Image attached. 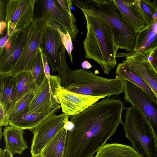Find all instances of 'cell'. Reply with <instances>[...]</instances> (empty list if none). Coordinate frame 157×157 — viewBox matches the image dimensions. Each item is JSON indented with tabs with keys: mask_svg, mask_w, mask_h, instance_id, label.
<instances>
[{
	"mask_svg": "<svg viewBox=\"0 0 157 157\" xmlns=\"http://www.w3.org/2000/svg\"><path fill=\"white\" fill-rule=\"evenodd\" d=\"M122 114L109 102H97L70 116L73 126L68 130L63 157H93L123 124Z\"/></svg>",
	"mask_w": 157,
	"mask_h": 157,
	"instance_id": "1",
	"label": "cell"
},
{
	"mask_svg": "<svg viewBox=\"0 0 157 157\" xmlns=\"http://www.w3.org/2000/svg\"><path fill=\"white\" fill-rule=\"evenodd\" d=\"M87 34L83 42L86 58L93 60L101 66L104 73L109 75L117 65L116 43L112 28L102 19L84 11Z\"/></svg>",
	"mask_w": 157,
	"mask_h": 157,
	"instance_id": "2",
	"label": "cell"
},
{
	"mask_svg": "<svg viewBox=\"0 0 157 157\" xmlns=\"http://www.w3.org/2000/svg\"><path fill=\"white\" fill-rule=\"evenodd\" d=\"M73 4L105 21L112 28L119 48L134 52L137 32L128 22L113 0H72Z\"/></svg>",
	"mask_w": 157,
	"mask_h": 157,
	"instance_id": "3",
	"label": "cell"
},
{
	"mask_svg": "<svg viewBox=\"0 0 157 157\" xmlns=\"http://www.w3.org/2000/svg\"><path fill=\"white\" fill-rule=\"evenodd\" d=\"M70 78V84L65 88L78 94L105 97L123 91L124 80L117 76L114 78H105L82 68L72 71Z\"/></svg>",
	"mask_w": 157,
	"mask_h": 157,
	"instance_id": "4",
	"label": "cell"
},
{
	"mask_svg": "<svg viewBox=\"0 0 157 157\" xmlns=\"http://www.w3.org/2000/svg\"><path fill=\"white\" fill-rule=\"evenodd\" d=\"M125 118L124 129L133 149L141 157H157V142L143 113L132 106L126 111Z\"/></svg>",
	"mask_w": 157,
	"mask_h": 157,
	"instance_id": "5",
	"label": "cell"
},
{
	"mask_svg": "<svg viewBox=\"0 0 157 157\" xmlns=\"http://www.w3.org/2000/svg\"><path fill=\"white\" fill-rule=\"evenodd\" d=\"M72 0H37L34 15L58 23L67 31L72 40L77 41L79 31L76 19L71 11Z\"/></svg>",
	"mask_w": 157,
	"mask_h": 157,
	"instance_id": "6",
	"label": "cell"
},
{
	"mask_svg": "<svg viewBox=\"0 0 157 157\" xmlns=\"http://www.w3.org/2000/svg\"><path fill=\"white\" fill-rule=\"evenodd\" d=\"M37 0H8L5 22L8 36L25 29L34 20Z\"/></svg>",
	"mask_w": 157,
	"mask_h": 157,
	"instance_id": "7",
	"label": "cell"
},
{
	"mask_svg": "<svg viewBox=\"0 0 157 157\" xmlns=\"http://www.w3.org/2000/svg\"><path fill=\"white\" fill-rule=\"evenodd\" d=\"M124 99L143 113L148 122L157 142V101L151 99L141 88L124 80Z\"/></svg>",
	"mask_w": 157,
	"mask_h": 157,
	"instance_id": "8",
	"label": "cell"
},
{
	"mask_svg": "<svg viewBox=\"0 0 157 157\" xmlns=\"http://www.w3.org/2000/svg\"><path fill=\"white\" fill-rule=\"evenodd\" d=\"M33 21L25 29L8 36L0 48V75L8 74L14 66L31 35Z\"/></svg>",
	"mask_w": 157,
	"mask_h": 157,
	"instance_id": "9",
	"label": "cell"
},
{
	"mask_svg": "<svg viewBox=\"0 0 157 157\" xmlns=\"http://www.w3.org/2000/svg\"><path fill=\"white\" fill-rule=\"evenodd\" d=\"M70 116L64 113L49 116L31 131L33 136L31 146V155L41 153L68 120Z\"/></svg>",
	"mask_w": 157,
	"mask_h": 157,
	"instance_id": "10",
	"label": "cell"
},
{
	"mask_svg": "<svg viewBox=\"0 0 157 157\" xmlns=\"http://www.w3.org/2000/svg\"><path fill=\"white\" fill-rule=\"evenodd\" d=\"M47 20L36 17L33 21L32 31L22 52L9 74L16 75L21 73L29 71L40 45Z\"/></svg>",
	"mask_w": 157,
	"mask_h": 157,
	"instance_id": "11",
	"label": "cell"
},
{
	"mask_svg": "<svg viewBox=\"0 0 157 157\" xmlns=\"http://www.w3.org/2000/svg\"><path fill=\"white\" fill-rule=\"evenodd\" d=\"M62 86L58 75H51L50 82L46 76L42 82L34 91L29 105L33 112L42 113L50 111L60 105L56 95Z\"/></svg>",
	"mask_w": 157,
	"mask_h": 157,
	"instance_id": "12",
	"label": "cell"
},
{
	"mask_svg": "<svg viewBox=\"0 0 157 157\" xmlns=\"http://www.w3.org/2000/svg\"><path fill=\"white\" fill-rule=\"evenodd\" d=\"M63 42L59 32L47 20L39 48L52 70L53 75L57 71L60 63Z\"/></svg>",
	"mask_w": 157,
	"mask_h": 157,
	"instance_id": "13",
	"label": "cell"
},
{
	"mask_svg": "<svg viewBox=\"0 0 157 157\" xmlns=\"http://www.w3.org/2000/svg\"><path fill=\"white\" fill-rule=\"evenodd\" d=\"M56 95L63 113L70 116L82 112L103 96L96 97L78 94L68 91L62 86Z\"/></svg>",
	"mask_w": 157,
	"mask_h": 157,
	"instance_id": "14",
	"label": "cell"
},
{
	"mask_svg": "<svg viewBox=\"0 0 157 157\" xmlns=\"http://www.w3.org/2000/svg\"><path fill=\"white\" fill-rule=\"evenodd\" d=\"M154 49L134 52L125 59L150 87L157 98V72L149 59Z\"/></svg>",
	"mask_w": 157,
	"mask_h": 157,
	"instance_id": "15",
	"label": "cell"
},
{
	"mask_svg": "<svg viewBox=\"0 0 157 157\" xmlns=\"http://www.w3.org/2000/svg\"><path fill=\"white\" fill-rule=\"evenodd\" d=\"M128 22L138 32L150 23L140 6V0H113Z\"/></svg>",
	"mask_w": 157,
	"mask_h": 157,
	"instance_id": "16",
	"label": "cell"
},
{
	"mask_svg": "<svg viewBox=\"0 0 157 157\" xmlns=\"http://www.w3.org/2000/svg\"><path fill=\"white\" fill-rule=\"evenodd\" d=\"M61 108L60 105L52 109L42 113L31 111L29 106L16 118L9 122V125L25 130H31L49 116L55 114Z\"/></svg>",
	"mask_w": 157,
	"mask_h": 157,
	"instance_id": "17",
	"label": "cell"
},
{
	"mask_svg": "<svg viewBox=\"0 0 157 157\" xmlns=\"http://www.w3.org/2000/svg\"><path fill=\"white\" fill-rule=\"evenodd\" d=\"M117 76L136 85L153 100L157 98L153 91L144 80L134 71L128 61L125 59L117 65L116 71Z\"/></svg>",
	"mask_w": 157,
	"mask_h": 157,
	"instance_id": "18",
	"label": "cell"
},
{
	"mask_svg": "<svg viewBox=\"0 0 157 157\" xmlns=\"http://www.w3.org/2000/svg\"><path fill=\"white\" fill-rule=\"evenodd\" d=\"M24 130L12 125L5 127L3 136L6 148L13 156L21 155L28 148L24 138Z\"/></svg>",
	"mask_w": 157,
	"mask_h": 157,
	"instance_id": "19",
	"label": "cell"
},
{
	"mask_svg": "<svg viewBox=\"0 0 157 157\" xmlns=\"http://www.w3.org/2000/svg\"><path fill=\"white\" fill-rule=\"evenodd\" d=\"M16 84L15 75H0V103L7 113L14 100Z\"/></svg>",
	"mask_w": 157,
	"mask_h": 157,
	"instance_id": "20",
	"label": "cell"
},
{
	"mask_svg": "<svg viewBox=\"0 0 157 157\" xmlns=\"http://www.w3.org/2000/svg\"><path fill=\"white\" fill-rule=\"evenodd\" d=\"M157 35V19L137 32L134 52H141L156 47L155 39Z\"/></svg>",
	"mask_w": 157,
	"mask_h": 157,
	"instance_id": "21",
	"label": "cell"
},
{
	"mask_svg": "<svg viewBox=\"0 0 157 157\" xmlns=\"http://www.w3.org/2000/svg\"><path fill=\"white\" fill-rule=\"evenodd\" d=\"M95 157H141L132 147L126 145L106 144L97 152Z\"/></svg>",
	"mask_w": 157,
	"mask_h": 157,
	"instance_id": "22",
	"label": "cell"
},
{
	"mask_svg": "<svg viewBox=\"0 0 157 157\" xmlns=\"http://www.w3.org/2000/svg\"><path fill=\"white\" fill-rule=\"evenodd\" d=\"M67 132L64 126L43 150L44 157H63Z\"/></svg>",
	"mask_w": 157,
	"mask_h": 157,
	"instance_id": "23",
	"label": "cell"
},
{
	"mask_svg": "<svg viewBox=\"0 0 157 157\" xmlns=\"http://www.w3.org/2000/svg\"><path fill=\"white\" fill-rule=\"evenodd\" d=\"M15 76L17 81L15 96L10 110L21 97L29 92L34 91L37 88L30 71L23 72Z\"/></svg>",
	"mask_w": 157,
	"mask_h": 157,
	"instance_id": "24",
	"label": "cell"
},
{
	"mask_svg": "<svg viewBox=\"0 0 157 157\" xmlns=\"http://www.w3.org/2000/svg\"><path fill=\"white\" fill-rule=\"evenodd\" d=\"M37 87L39 86L44 80L46 75L44 71L42 52L39 48L34 60L32 68L30 71Z\"/></svg>",
	"mask_w": 157,
	"mask_h": 157,
	"instance_id": "25",
	"label": "cell"
},
{
	"mask_svg": "<svg viewBox=\"0 0 157 157\" xmlns=\"http://www.w3.org/2000/svg\"><path fill=\"white\" fill-rule=\"evenodd\" d=\"M34 91L29 92L23 96L16 103L12 109L7 113L9 122L16 118L29 106Z\"/></svg>",
	"mask_w": 157,
	"mask_h": 157,
	"instance_id": "26",
	"label": "cell"
},
{
	"mask_svg": "<svg viewBox=\"0 0 157 157\" xmlns=\"http://www.w3.org/2000/svg\"><path fill=\"white\" fill-rule=\"evenodd\" d=\"M65 48L63 43L60 64L58 70V76L62 86L65 88L70 84V75L72 71L67 67L66 60Z\"/></svg>",
	"mask_w": 157,
	"mask_h": 157,
	"instance_id": "27",
	"label": "cell"
},
{
	"mask_svg": "<svg viewBox=\"0 0 157 157\" xmlns=\"http://www.w3.org/2000/svg\"><path fill=\"white\" fill-rule=\"evenodd\" d=\"M51 24L54 26L59 32L63 43L70 56L71 61L73 63L72 52L73 49L72 40L68 32L58 23L52 20H49Z\"/></svg>",
	"mask_w": 157,
	"mask_h": 157,
	"instance_id": "28",
	"label": "cell"
},
{
	"mask_svg": "<svg viewBox=\"0 0 157 157\" xmlns=\"http://www.w3.org/2000/svg\"><path fill=\"white\" fill-rule=\"evenodd\" d=\"M140 6L150 23L157 19V3L156 0H140Z\"/></svg>",
	"mask_w": 157,
	"mask_h": 157,
	"instance_id": "29",
	"label": "cell"
},
{
	"mask_svg": "<svg viewBox=\"0 0 157 157\" xmlns=\"http://www.w3.org/2000/svg\"><path fill=\"white\" fill-rule=\"evenodd\" d=\"M9 124L8 116L3 105L0 103V126L6 127Z\"/></svg>",
	"mask_w": 157,
	"mask_h": 157,
	"instance_id": "30",
	"label": "cell"
},
{
	"mask_svg": "<svg viewBox=\"0 0 157 157\" xmlns=\"http://www.w3.org/2000/svg\"><path fill=\"white\" fill-rule=\"evenodd\" d=\"M7 1L8 0H0V22H5Z\"/></svg>",
	"mask_w": 157,
	"mask_h": 157,
	"instance_id": "31",
	"label": "cell"
},
{
	"mask_svg": "<svg viewBox=\"0 0 157 157\" xmlns=\"http://www.w3.org/2000/svg\"><path fill=\"white\" fill-rule=\"evenodd\" d=\"M42 52L44 67L45 75L48 81L50 82V76L51 75L49 64L44 54Z\"/></svg>",
	"mask_w": 157,
	"mask_h": 157,
	"instance_id": "32",
	"label": "cell"
},
{
	"mask_svg": "<svg viewBox=\"0 0 157 157\" xmlns=\"http://www.w3.org/2000/svg\"><path fill=\"white\" fill-rule=\"evenodd\" d=\"M149 59L157 72V46L149 56Z\"/></svg>",
	"mask_w": 157,
	"mask_h": 157,
	"instance_id": "33",
	"label": "cell"
},
{
	"mask_svg": "<svg viewBox=\"0 0 157 157\" xmlns=\"http://www.w3.org/2000/svg\"><path fill=\"white\" fill-rule=\"evenodd\" d=\"M0 36L2 37L4 33L5 29H6V25L5 22H0Z\"/></svg>",
	"mask_w": 157,
	"mask_h": 157,
	"instance_id": "34",
	"label": "cell"
},
{
	"mask_svg": "<svg viewBox=\"0 0 157 157\" xmlns=\"http://www.w3.org/2000/svg\"><path fill=\"white\" fill-rule=\"evenodd\" d=\"M91 65L87 60L84 61L82 63V67L83 69H86L90 68L92 67Z\"/></svg>",
	"mask_w": 157,
	"mask_h": 157,
	"instance_id": "35",
	"label": "cell"
},
{
	"mask_svg": "<svg viewBox=\"0 0 157 157\" xmlns=\"http://www.w3.org/2000/svg\"><path fill=\"white\" fill-rule=\"evenodd\" d=\"M8 37V35L7 34L4 36L0 39V47H2L5 44Z\"/></svg>",
	"mask_w": 157,
	"mask_h": 157,
	"instance_id": "36",
	"label": "cell"
},
{
	"mask_svg": "<svg viewBox=\"0 0 157 157\" xmlns=\"http://www.w3.org/2000/svg\"><path fill=\"white\" fill-rule=\"evenodd\" d=\"M31 157H44L42 154L41 153L37 155H31Z\"/></svg>",
	"mask_w": 157,
	"mask_h": 157,
	"instance_id": "37",
	"label": "cell"
},
{
	"mask_svg": "<svg viewBox=\"0 0 157 157\" xmlns=\"http://www.w3.org/2000/svg\"><path fill=\"white\" fill-rule=\"evenodd\" d=\"M0 140H1L2 136V135H3L2 132V127H0Z\"/></svg>",
	"mask_w": 157,
	"mask_h": 157,
	"instance_id": "38",
	"label": "cell"
}]
</instances>
